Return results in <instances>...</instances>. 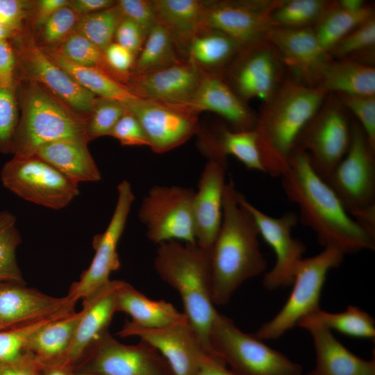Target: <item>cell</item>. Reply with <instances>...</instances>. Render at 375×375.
Returning a JSON list of instances; mask_svg holds the SVG:
<instances>
[{
  "instance_id": "d590c367",
  "label": "cell",
  "mask_w": 375,
  "mask_h": 375,
  "mask_svg": "<svg viewBox=\"0 0 375 375\" xmlns=\"http://www.w3.org/2000/svg\"><path fill=\"white\" fill-rule=\"evenodd\" d=\"M375 17L372 3L361 10L351 11L333 3L317 24L312 27L317 41L327 53L351 31Z\"/></svg>"
},
{
  "instance_id": "60d3db41",
  "label": "cell",
  "mask_w": 375,
  "mask_h": 375,
  "mask_svg": "<svg viewBox=\"0 0 375 375\" xmlns=\"http://www.w3.org/2000/svg\"><path fill=\"white\" fill-rule=\"evenodd\" d=\"M22 242L16 218L8 211L0 212V281L24 283L16 259V250Z\"/></svg>"
},
{
  "instance_id": "f1b7e54d",
  "label": "cell",
  "mask_w": 375,
  "mask_h": 375,
  "mask_svg": "<svg viewBox=\"0 0 375 375\" xmlns=\"http://www.w3.org/2000/svg\"><path fill=\"white\" fill-rule=\"evenodd\" d=\"M315 87L328 93L375 95V68L353 60L330 58L321 68Z\"/></svg>"
},
{
  "instance_id": "f546056e",
  "label": "cell",
  "mask_w": 375,
  "mask_h": 375,
  "mask_svg": "<svg viewBox=\"0 0 375 375\" xmlns=\"http://www.w3.org/2000/svg\"><path fill=\"white\" fill-rule=\"evenodd\" d=\"M116 309L129 315L133 324L143 328H161L188 320L172 303L150 299L124 281L117 292Z\"/></svg>"
},
{
  "instance_id": "3957f363",
  "label": "cell",
  "mask_w": 375,
  "mask_h": 375,
  "mask_svg": "<svg viewBox=\"0 0 375 375\" xmlns=\"http://www.w3.org/2000/svg\"><path fill=\"white\" fill-rule=\"evenodd\" d=\"M328 92L288 76L262 102L257 114V133L265 174L281 177L300 133L326 99Z\"/></svg>"
},
{
  "instance_id": "2e32d148",
  "label": "cell",
  "mask_w": 375,
  "mask_h": 375,
  "mask_svg": "<svg viewBox=\"0 0 375 375\" xmlns=\"http://www.w3.org/2000/svg\"><path fill=\"white\" fill-rule=\"evenodd\" d=\"M238 201L251 213L259 235L271 247L276 256L274 267L264 275L262 283L272 290L292 284L298 265L303 259L305 244L292 235L298 215L288 211L278 217H272L250 203L238 191Z\"/></svg>"
},
{
  "instance_id": "9a60e30c",
  "label": "cell",
  "mask_w": 375,
  "mask_h": 375,
  "mask_svg": "<svg viewBox=\"0 0 375 375\" xmlns=\"http://www.w3.org/2000/svg\"><path fill=\"white\" fill-rule=\"evenodd\" d=\"M117 192L116 206L107 228L94 237L92 246L95 254L92 262L79 280L72 284L67 294L76 301L105 286L110 281L111 272L120 267L117 247L135 197L131 184L126 180L118 185Z\"/></svg>"
},
{
  "instance_id": "8fae6325",
  "label": "cell",
  "mask_w": 375,
  "mask_h": 375,
  "mask_svg": "<svg viewBox=\"0 0 375 375\" xmlns=\"http://www.w3.org/2000/svg\"><path fill=\"white\" fill-rule=\"evenodd\" d=\"M194 190L178 185H153L138 211L147 238L155 244L169 240L196 243L193 219Z\"/></svg>"
},
{
  "instance_id": "bcb514c9",
  "label": "cell",
  "mask_w": 375,
  "mask_h": 375,
  "mask_svg": "<svg viewBox=\"0 0 375 375\" xmlns=\"http://www.w3.org/2000/svg\"><path fill=\"white\" fill-rule=\"evenodd\" d=\"M19 110L16 90L0 86V152L12 153L14 136Z\"/></svg>"
},
{
  "instance_id": "7a4b0ae2",
  "label": "cell",
  "mask_w": 375,
  "mask_h": 375,
  "mask_svg": "<svg viewBox=\"0 0 375 375\" xmlns=\"http://www.w3.org/2000/svg\"><path fill=\"white\" fill-rule=\"evenodd\" d=\"M237 194L233 182L226 183L222 221L209 250L215 306L226 304L240 285L260 275L267 267L256 224Z\"/></svg>"
},
{
  "instance_id": "836d02e7",
  "label": "cell",
  "mask_w": 375,
  "mask_h": 375,
  "mask_svg": "<svg viewBox=\"0 0 375 375\" xmlns=\"http://www.w3.org/2000/svg\"><path fill=\"white\" fill-rule=\"evenodd\" d=\"M44 53L66 72L79 85L98 97L125 104L138 97L126 84L97 69L75 64L53 47H41Z\"/></svg>"
},
{
  "instance_id": "6f0895ef",
  "label": "cell",
  "mask_w": 375,
  "mask_h": 375,
  "mask_svg": "<svg viewBox=\"0 0 375 375\" xmlns=\"http://www.w3.org/2000/svg\"><path fill=\"white\" fill-rule=\"evenodd\" d=\"M115 3L113 0H69L68 6L81 17L110 8Z\"/></svg>"
},
{
  "instance_id": "277c9868",
  "label": "cell",
  "mask_w": 375,
  "mask_h": 375,
  "mask_svg": "<svg viewBox=\"0 0 375 375\" xmlns=\"http://www.w3.org/2000/svg\"><path fill=\"white\" fill-rule=\"evenodd\" d=\"M153 266L160 278L178 292L183 313L205 350L217 358L209 343L210 331L217 313L212 299L209 250L197 243L164 242L158 244Z\"/></svg>"
},
{
  "instance_id": "9f6ffc18",
  "label": "cell",
  "mask_w": 375,
  "mask_h": 375,
  "mask_svg": "<svg viewBox=\"0 0 375 375\" xmlns=\"http://www.w3.org/2000/svg\"><path fill=\"white\" fill-rule=\"evenodd\" d=\"M40 363L28 356L10 362H0V375H40Z\"/></svg>"
},
{
  "instance_id": "d6a6232c",
  "label": "cell",
  "mask_w": 375,
  "mask_h": 375,
  "mask_svg": "<svg viewBox=\"0 0 375 375\" xmlns=\"http://www.w3.org/2000/svg\"><path fill=\"white\" fill-rule=\"evenodd\" d=\"M157 22L170 32L182 53L203 28L206 1L198 0H153Z\"/></svg>"
},
{
  "instance_id": "83f0119b",
  "label": "cell",
  "mask_w": 375,
  "mask_h": 375,
  "mask_svg": "<svg viewBox=\"0 0 375 375\" xmlns=\"http://www.w3.org/2000/svg\"><path fill=\"white\" fill-rule=\"evenodd\" d=\"M242 46L224 33L201 28L186 49V59L203 73L224 76Z\"/></svg>"
},
{
  "instance_id": "7bdbcfd3",
  "label": "cell",
  "mask_w": 375,
  "mask_h": 375,
  "mask_svg": "<svg viewBox=\"0 0 375 375\" xmlns=\"http://www.w3.org/2000/svg\"><path fill=\"white\" fill-rule=\"evenodd\" d=\"M70 313L54 315L25 326L0 331V362H14L29 356L26 353V345L33 334L47 324Z\"/></svg>"
},
{
  "instance_id": "cb8c5ba5",
  "label": "cell",
  "mask_w": 375,
  "mask_h": 375,
  "mask_svg": "<svg viewBox=\"0 0 375 375\" xmlns=\"http://www.w3.org/2000/svg\"><path fill=\"white\" fill-rule=\"evenodd\" d=\"M297 326L310 334L315 350V367L306 375H375L374 359L365 360L351 353L312 315Z\"/></svg>"
},
{
  "instance_id": "d4e9b609",
  "label": "cell",
  "mask_w": 375,
  "mask_h": 375,
  "mask_svg": "<svg viewBox=\"0 0 375 375\" xmlns=\"http://www.w3.org/2000/svg\"><path fill=\"white\" fill-rule=\"evenodd\" d=\"M122 281L110 280L102 288L83 299L82 315L62 365L73 367L90 345L108 330L117 312V295Z\"/></svg>"
},
{
  "instance_id": "ffe728a7",
  "label": "cell",
  "mask_w": 375,
  "mask_h": 375,
  "mask_svg": "<svg viewBox=\"0 0 375 375\" xmlns=\"http://www.w3.org/2000/svg\"><path fill=\"white\" fill-rule=\"evenodd\" d=\"M76 301L55 297L25 283L0 281V331L75 311Z\"/></svg>"
},
{
  "instance_id": "4fadbf2b",
  "label": "cell",
  "mask_w": 375,
  "mask_h": 375,
  "mask_svg": "<svg viewBox=\"0 0 375 375\" xmlns=\"http://www.w3.org/2000/svg\"><path fill=\"white\" fill-rule=\"evenodd\" d=\"M274 45L265 38L242 47L223 78L246 103L253 99H269L288 75Z\"/></svg>"
},
{
  "instance_id": "7dc6e473",
  "label": "cell",
  "mask_w": 375,
  "mask_h": 375,
  "mask_svg": "<svg viewBox=\"0 0 375 375\" xmlns=\"http://www.w3.org/2000/svg\"><path fill=\"white\" fill-rule=\"evenodd\" d=\"M362 128L370 145L375 149V95L335 94Z\"/></svg>"
},
{
  "instance_id": "4316f807",
  "label": "cell",
  "mask_w": 375,
  "mask_h": 375,
  "mask_svg": "<svg viewBox=\"0 0 375 375\" xmlns=\"http://www.w3.org/2000/svg\"><path fill=\"white\" fill-rule=\"evenodd\" d=\"M197 146L208 158L227 159L232 155L247 168L265 173L258 139L254 128L235 131L226 126L215 130L200 128Z\"/></svg>"
},
{
  "instance_id": "ee69618b",
  "label": "cell",
  "mask_w": 375,
  "mask_h": 375,
  "mask_svg": "<svg viewBox=\"0 0 375 375\" xmlns=\"http://www.w3.org/2000/svg\"><path fill=\"white\" fill-rule=\"evenodd\" d=\"M126 110L124 104L119 101L97 97L87 120L89 140L109 135Z\"/></svg>"
},
{
  "instance_id": "5bb4252c",
  "label": "cell",
  "mask_w": 375,
  "mask_h": 375,
  "mask_svg": "<svg viewBox=\"0 0 375 375\" xmlns=\"http://www.w3.org/2000/svg\"><path fill=\"white\" fill-rule=\"evenodd\" d=\"M351 127L348 151L324 179L350 215L375 205V149L355 119Z\"/></svg>"
},
{
  "instance_id": "8d00e7d4",
  "label": "cell",
  "mask_w": 375,
  "mask_h": 375,
  "mask_svg": "<svg viewBox=\"0 0 375 375\" xmlns=\"http://www.w3.org/2000/svg\"><path fill=\"white\" fill-rule=\"evenodd\" d=\"M333 1L277 0L270 14L272 27L312 28L328 10Z\"/></svg>"
},
{
  "instance_id": "7c38bea8",
  "label": "cell",
  "mask_w": 375,
  "mask_h": 375,
  "mask_svg": "<svg viewBox=\"0 0 375 375\" xmlns=\"http://www.w3.org/2000/svg\"><path fill=\"white\" fill-rule=\"evenodd\" d=\"M75 372L97 375H174L160 352L140 340L134 345L119 342L105 331L73 366Z\"/></svg>"
},
{
  "instance_id": "30bf717a",
  "label": "cell",
  "mask_w": 375,
  "mask_h": 375,
  "mask_svg": "<svg viewBox=\"0 0 375 375\" xmlns=\"http://www.w3.org/2000/svg\"><path fill=\"white\" fill-rule=\"evenodd\" d=\"M0 177L17 197L51 209L66 207L79 194L77 183L36 156H14L3 165Z\"/></svg>"
},
{
  "instance_id": "91938a15",
  "label": "cell",
  "mask_w": 375,
  "mask_h": 375,
  "mask_svg": "<svg viewBox=\"0 0 375 375\" xmlns=\"http://www.w3.org/2000/svg\"><path fill=\"white\" fill-rule=\"evenodd\" d=\"M351 216L364 230L375 238V205L360 210Z\"/></svg>"
},
{
  "instance_id": "e575fe53",
  "label": "cell",
  "mask_w": 375,
  "mask_h": 375,
  "mask_svg": "<svg viewBox=\"0 0 375 375\" xmlns=\"http://www.w3.org/2000/svg\"><path fill=\"white\" fill-rule=\"evenodd\" d=\"M183 54L170 32L159 22L149 31L137 56L131 75L160 70L182 60Z\"/></svg>"
},
{
  "instance_id": "4dcf8cb0",
  "label": "cell",
  "mask_w": 375,
  "mask_h": 375,
  "mask_svg": "<svg viewBox=\"0 0 375 375\" xmlns=\"http://www.w3.org/2000/svg\"><path fill=\"white\" fill-rule=\"evenodd\" d=\"M68 178L79 182H97L101 174L92 157L88 144L62 140L41 146L35 155Z\"/></svg>"
},
{
  "instance_id": "b9f144b4",
  "label": "cell",
  "mask_w": 375,
  "mask_h": 375,
  "mask_svg": "<svg viewBox=\"0 0 375 375\" xmlns=\"http://www.w3.org/2000/svg\"><path fill=\"white\" fill-rule=\"evenodd\" d=\"M123 18L115 3L110 8L81 16L74 31L104 51L114 42L116 29Z\"/></svg>"
},
{
  "instance_id": "f35d334b",
  "label": "cell",
  "mask_w": 375,
  "mask_h": 375,
  "mask_svg": "<svg viewBox=\"0 0 375 375\" xmlns=\"http://www.w3.org/2000/svg\"><path fill=\"white\" fill-rule=\"evenodd\" d=\"M312 315L331 331L359 338L374 340L375 321L357 306H349L341 312H329L318 309Z\"/></svg>"
},
{
  "instance_id": "6125c7cd",
  "label": "cell",
  "mask_w": 375,
  "mask_h": 375,
  "mask_svg": "<svg viewBox=\"0 0 375 375\" xmlns=\"http://www.w3.org/2000/svg\"><path fill=\"white\" fill-rule=\"evenodd\" d=\"M337 3L340 8L351 11L361 10L368 5L363 0H338Z\"/></svg>"
},
{
  "instance_id": "f5cc1de1",
  "label": "cell",
  "mask_w": 375,
  "mask_h": 375,
  "mask_svg": "<svg viewBox=\"0 0 375 375\" xmlns=\"http://www.w3.org/2000/svg\"><path fill=\"white\" fill-rule=\"evenodd\" d=\"M103 52L110 67L128 86L135 56L129 50L115 42H112Z\"/></svg>"
},
{
  "instance_id": "11a10c76",
  "label": "cell",
  "mask_w": 375,
  "mask_h": 375,
  "mask_svg": "<svg viewBox=\"0 0 375 375\" xmlns=\"http://www.w3.org/2000/svg\"><path fill=\"white\" fill-rule=\"evenodd\" d=\"M17 57L10 40L0 42V86L16 87Z\"/></svg>"
},
{
  "instance_id": "5b68a950",
  "label": "cell",
  "mask_w": 375,
  "mask_h": 375,
  "mask_svg": "<svg viewBox=\"0 0 375 375\" xmlns=\"http://www.w3.org/2000/svg\"><path fill=\"white\" fill-rule=\"evenodd\" d=\"M15 90L19 117L12 144L15 156H34L41 146L56 141L90 142L88 118L44 86L22 80L17 81Z\"/></svg>"
},
{
  "instance_id": "6da1fadb",
  "label": "cell",
  "mask_w": 375,
  "mask_h": 375,
  "mask_svg": "<svg viewBox=\"0 0 375 375\" xmlns=\"http://www.w3.org/2000/svg\"><path fill=\"white\" fill-rule=\"evenodd\" d=\"M281 178L285 194L299 208L298 218L312 229L321 245L344 255L375 249V238L349 215L331 187L314 171L305 153L293 151Z\"/></svg>"
},
{
  "instance_id": "8992f818",
  "label": "cell",
  "mask_w": 375,
  "mask_h": 375,
  "mask_svg": "<svg viewBox=\"0 0 375 375\" xmlns=\"http://www.w3.org/2000/svg\"><path fill=\"white\" fill-rule=\"evenodd\" d=\"M209 343L214 354L239 375H301V366L217 312Z\"/></svg>"
},
{
  "instance_id": "f6af8a7d",
  "label": "cell",
  "mask_w": 375,
  "mask_h": 375,
  "mask_svg": "<svg viewBox=\"0 0 375 375\" xmlns=\"http://www.w3.org/2000/svg\"><path fill=\"white\" fill-rule=\"evenodd\" d=\"M81 16L68 5L53 13L33 34L39 47H54L75 30Z\"/></svg>"
},
{
  "instance_id": "d6986e66",
  "label": "cell",
  "mask_w": 375,
  "mask_h": 375,
  "mask_svg": "<svg viewBox=\"0 0 375 375\" xmlns=\"http://www.w3.org/2000/svg\"><path fill=\"white\" fill-rule=\"evenodd\" d=\"M277 0L206 1L203 27L224 33L242 47L264 39Z\"/></svg>"
},
{
  "instance_id": "ba28073f",
  "label": "cell",
  "mask_w": 375,
  "mask_h": 375,
  "mask_svg": "<svg viewBox=\"0 0 375 375\" xmlns=\"http://www.w3.org/2000/svg\"><path fill=\"white\" fill-rule=\"evenodd\" d=\"M347 114L337 96L328 93L297 140L294 150L305 153L314 171L323 179L349 148L352 127Z\"/></svg>"
},
{
  "instance_id": "e0dca14e",
  "label": "cell",
  "mask_w": 375,
  "mask_h": 375,
  "mask_svg": "<svg viewBox=\"0 0 375 375\" xmlns=\"http://www.w3.org/2000/svg\"><path fill=\"white\" fill-rule=\"evenodd\" d=\"M141 124L149 147L156 153L167 152L198 133L199 115L188 107L137 97L124 104Z\"/></svg>"
},
{
  "instance_id": "74e56055",
  "label": "cell",
  "mask_w": 375,
  "mask_h": 375,
  "mask_svg": "<svg viewBox=\"0 0 375 375\" xmlns=\"http://www.w3.org/2000/svg\"><path fill=\"white\" fill-rule=\"evenodd\" d=\"M374 49L375 17L351 31L328 54L332 59H349L374 66Z\"/></svg>"
},
{
  "instance_id": "1f68e13d",
  "label": "cell",
  "mask_w": 375,
  "mask_h": 375,
  "mask_svg": "<svg viewBox=\"0 0 375 375\" xmlns=\"http://www.w3.org/2000/svg\"><path fill=\"white\" fill-rule=\"evenodd\" d=\"M82 311L52 321L36 331L26 345V353L41 365L61 364L74 337Z\"/></svg>"
},
{
  "instance_id": "52a82bcc",
  "label": "cell",
  "mask_w": 375,
  "mask_h": 375,
  "mask_svg": "<svg viewBox=\"0 0 375 375\" xmlns=\"http://www.w3.org/2000/svg\"><path fill=\"white\" fill-rule=\"evenodd\" d=\"M344 255L333 247L303 258L297 266L293 288L280 311L252 333L259 340H275L297 325L302 318L319 309V299L328 272L338 267Z\"/></svg>"
},
{
  "instance_id": "ac0fdd59",
  "label": "cell",
  "mask_w": 375,
  "mask_h": 375,
  "mask_svg": "<svg viewBox=\"0 0 375 375\" xmlns=\"http://www.w3.org/2000/svg\"><path fill=\"white\" fill-rule=\"evenodd\" d=\"M117 335L137 336L151 344L165 358L174 375H196L205 360L212 356L205 350L188 320L149 328L126 319Z\"/></svg>"
},
{
  "instance_id": "94428289",
  "label": "cell",
  "mask_w": 375,
  "mask_h": 375,
  "mask_svg": "<svg viewBox=\"0 0 375 375\" xmlns=\"http://www.w3.org/2000/svg\"><path fill=\"white\" fill-rule=\"evenodd\" d=\"M40 375H74V370L62 364L42 365Z\"/></svg>"
},
{
  "instance_id": "7402d4cb",
  "label": "cell",
  "mask_w": 375,
  "mask_h": 375,
  "mask_svg": "<svg viewBox=\"0 0 375 375\" xmlns=\"http://www.w3.org/2000/svg\"><path fill=\"white\" fill-rule=\"evenodd\" d=\"M227 159H208L193 198L196 243L210 250L219 231L223 216Z\"/></svg>"
},
{
  "instance_id": "be15d7a7",
  "label": "cell",
  "mask_w": 375,
  "mask_h": 375,
  "mask_svg": "<svg viewBox=\"0 0 375 375\" xmlns=\"http://www.w3.org/2000/svg\"><path fill=\"white\" fill-rule=\"evenodd\" d=\"M17 33L16 31L0 24V42L5 40H10Z\"/></svg>"
},
{
  "instance_id": "681fc988",
  "label": "cell",
  "mask_w": 375,
  "mask_h": 375,
  "mask_svg": "<svg viewBox=\"0 0 375 375\" xmlns=\"http://www.w3.org/2000/svg\"><path fill=\"white\" fill-rule=\"evenodd\" d=\"M111 136L126 146H148L147 136L138 119L128 110L110 131Z\"/></svg>"
},
{
  "instance_id": "44dd1931",
  "label": "cell",
  "mask_w": 375,
  "mask_h": 375,
  "mask_svg": "<svg viewBox=\"0 0 375 375\" xmlns=\"http://www.w3.org/2000/svg\"><path fill=\"white\" fill-rule=\"evenodd\" d=\"M203 76L196 65L184 60L160 70L131 75L128 86L139 97L188 107Z\"/></svg>"
},
{
  "instance_id": "680465c9",
  "label": "cell",
  "mask_w": 375,
  "mask_h": 375,
  "mask_svg": "<svg viewBox=\"0 0 375 375\" xmlns=\"http://www.w3.org/2000/svg\"><path fill=\"white\" fill-rule=\"evenodd\" d=\"M196 375H239L226 368V364L219 358L210 356L202 364Z\"/></svg>"
},
{
  "instance_id": "9c48e42d",
  "label": "cell",
  "mask_w": 375,
  "mask_h": 375,
  "mask_svg": "<svg viewBox=\"0 0 375 375\" xmlns=\"http://www.w3.org/2000/svg\"><path fill=\"white\" fill-rule=\"evenodd\" d=\"M10 41L17 57L16 83L22 80L38 83L88 117L97 96L79 85L44 53L28 23Z\"/></svg>"
},
{
  "instance_id": "ab89813d",
  "label": "cell",
  "mask_w": 375,
  "mask_h": 375,
  "mask_svg": "<svg viewBox=\"0 0 375 375\" xmlns=\"http://www.w3.org/2000/svg\"><path fill=\"white\" fill-rule=\"evenodd\" d=\"M53 47L69 61L102 71L117 80L126 83L110 67L104 52L85 37L74 31Z\"/></svg>"
},
{
  "instance_id": "816d5d0a",
  "label": "cell",
  "mask_w": 375,
  "mask_h": 375,
  "mask_svg": "<svg viewBox=\"0 0 375 375\" xmlns=\"http://www.w3.org/2000/svg\"><path fill=\"white\" fill-rule=\"evenodd\" d=\"M147 35L144 31L136 23L123 18L116 29L114 42L129 50L136 58Z\"/></svg>"
},
{
  "instance_id": "c3c4849f",
  "label": "cell",
  "mask_w": 375,
  "mask_h": 375,
  "mask_svg": "<svg viewBox=\"0 0 375 375\" xmlns=\"http://www.w3.org/2000/svg\"><path fill=\"white\" fill-rule=\"evenodd\" d=\"M116 5L124 18L136 23L147 34L158 22L153 0H118Z\"/></svg>"
},
{
  "instance_id": "f907efd6",
  "label": "cell",
  "mask_w": 375,
  "mask_h": 375,
  "mask_svg": "<svg viewBox=\"0 0 375 375\" xmlns=\"http://www.w3.org/2000/svg\"><path fill=\"white\" fill-rule=\"evenodd\" d=\"M32 1L0 0V24L19 32L28 22Z\"/></svg>"
},
{
  "instance_id": "603a6c76",
  "label": "cell",
  "mask_w": 375,
  "mask_h": 375,
  "mask_svg": "<svg viewBox=\"0 0 375 375\" xmlns=\"http://www.w3.org/2000/svg\"><path fill=\"white\" fill-rule=\"evenodd\" d=\"M276 48L294 80L315 87L319 72L330 58L319 45L312 28L272 27L265 37Z\"/></svg>"
},
{
  "instance_id": "db71d44e",
  "label": "cell",
  "mask_w": 375,
  "mask_h": 375,
  "mask_svg": "<svg viewBox=\"0 0 375 375\" xmlns=\"http://www.w3.org/2000/svg\"><path fill=\"white\" fill-rule=\"evenodd\" d=\"M69 1H32L27 23L33 33H35L53 13L61 8L67 6Z\"/></svg>"
},
{
  "instance_id": "e7e4bbea",
  "label": "cell",
  "mask_w": 375,
  "mask_h": 375,
  "mask_svg": "<svg viewBox=\"0 0 375 375\" xmlns=\"http://www.w3.org/2000/svg\"><path fill=\"white\" fill-rule=\"evenodd\" d=\"M74 375H97L92 373H87V372H74Z\"/></svg>"
},
{
  "instance_id": "484cf974",
  "label": "cell",
  "mask_w": 375,
  "mask_h": 375,
  "mask_svg": "<svg viewBox=\"0 0 375 375\" xmlns=\"http://www.w3.org/2000/svg\"><path fill=\"white\" fill-rule=\"evenodd\" d=\"M188 107L198 115L213 112L231 124L233 130L253 129L255 113L219 75L204 74L198 90Z\"/></svg>"
}]
</instances>
